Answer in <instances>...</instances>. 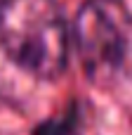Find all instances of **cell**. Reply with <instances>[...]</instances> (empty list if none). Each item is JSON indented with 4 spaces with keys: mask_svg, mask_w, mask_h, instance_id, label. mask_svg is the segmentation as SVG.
<instances>
[{
    "mask_svg": "<svg viewBox=\"0 0 132 135\" xmlns=\"http://www.w3.org/2000/svg\"><path fill=\"white\" fill-rule=\"evenodd\" d=\"M71 36L54 0H2L0 50L38 78H57L68 62Z\"/></svg>",
    "mask_w": 132,
    "mask_h": 135,
    "instance_id": "obj_1",
    "label": "cell"
},
{
    "mask_svg": "<svg viewBox=\"0 0 132 135\" xmlns=\"http://www.w3.org/2000/svg\"><path fill=\"white\" fill-rule=\"evenodd\" d=\"M132 43V17L120 0H87L73 21V45L87 78L106 83L123 66Z\"/></svg>",
    "mask_w": 132,
    "mask_h": 135,
    "instance_id": "obj_2",
    "label": "cell"
},
{
    "mask_svg": "<svg viewBox=\"0 0 132 135\" xmlns=\"http://www.w3.org/2000/svg\"><path fill=\"white\" fill-rule=\"evenodd\" d=\"M80 133H83V116H80V109L76 102L64 114L38 123L33 131V135H80Z\"/></svg>",
    "mask_w": 132,
    "mask_h": 135,
    "instance_id": "obj_3",
    "label": "cell"
}]
</instances>
